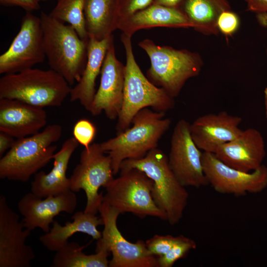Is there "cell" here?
<instances>
[{"label":"cell","instance_id":"8992f818","mask_svg":"<svg viewBox=\"0 0 267 267\" xmlns=\"http://www.w3.org/2000/svg\"><path fill=\"white\" fill-rule=\"evenodd\" d=\"M62 133V127L54 124L47 126L42 132L15 140L0 157V178L28 181L53 159L56 149L53 144L60 138Z\"/></svg>","mask_w":267,"mask_h":267},{"label":"cell","instance_id":"ba28073f","mask_svg":"<svg viewBox=\"0 0 267 267\" xmlns=\"http://www.w3.org/2000/svg\"><path fill=\"white\" fill-rule=\"evenodd\" d=\"M119 172V176L105 188L103 201L120 214L131 213L139 218L151 216L167 221L166 214L153 198V180L136 168L120 170Z\"/></svg>","mask_w":267,"mask_h":267},{"label":"cell","instance_id":"4dcf8cb0","mask_svg":"<svg viewBox=\"0 0 267 267\" xmlns=\"http://www.w3.org/2000/svg\"><path fill=\"white\" fill-rule=\"evenodd\" d=\"M240 25L238 16L231 10L222 12L219 15L217 22L219 31L226 37L234 34L238 30Z\"/></svg>","mask_w":267,"mask_h":267},{"label":"cell","instance_id":"8d00e7d4","mask_svg":"<svg viewBox=\"0 0 267 267\" xmlns=\"http://www.w3.org/2000/svg\"><path fill=\"white\" fill-rule=\"evenodd\" d=\"M257 19L261 26L267 27V13L257 14Z\"/></svg>","mask_w":267,"mask_h":267},{"label":"cell","instance_id":"484cf974","mask_svg":"<svg viewBox=\"0 0 267 267\" xmlns=\"http://www.w3.org/2000/svg\"><path fill=\"white\" fill-rule=\"evenodd\" d=\"M94 254L87 255L83 252L85 246L75 242H68L56 252L53 267H108V257L111 253L108 247L100 240H97Z\"/></svg>","mask_w":267,"mask_h":267},{"label":"cell","instance_id":"1f68e13d","mask_svg":"<svg viewBox=\"0 0 267 267\" xmlns=\"http://www.w3.org/2000/svg\"><path fill=\"white\" fill-rule=\"evenodd\" d=\"M153 0H120L118 24L135 12L141 10L153 2ZM118 27V26H117Z\"/></svg>","mask_w":267,"mask_h":267},{"label":"cell","instance_id":"603a6c76","mask_svg":"<svg viewBox=\"0 0 267 267\" xmlns=\"http://www.w3.org/2000/svg\"><path fill=\"white\" fill-rule=\"evenodd\" d=\"M72 222H67L64 225L54 221L49 231L39 238L41 243L47 250L56 252L64 247L68 239L78 232L87 234L93 239L99 240L102 232L97 227L103 225L101 217L84 212H77L72 217Z\"/></svg>","mask_w":267,"mask_h":267},{"label":"cell","instance_id":"52a82bcc","mask_svg":"<svg viewBox=\"0 0 267 267\" xmlns=\"http://www.w3.org/2000/svg\"><path fill=\"white\" fill-rule=\"evenodd\" d=\"M138 46L150 60L147 78L174 98L178 95L186 81L197 76L201 70L203 62L197 53L160 46L148 39L140 41Z\"/></svg>","mask_w":267,"mask_h":267},{"label":"cell","instance_id":"d6a6232c","mask_svg":"<svg viewBox=\"0 0 267 267\" xmlns=\"http://www.w3.org/2000/svg\"><path fill=\"white\" fill-rule=\"evenodd\" d=\"M0 3L5 6H19L27 12H32L40 8L39 2L37 0H0Z\"/></svg>","mask_w":267,"mask_h":267},{"label":"cell","instance_id":"277c9868","mask_svg":"<svg viewBox=\"0 0 267 267\" xmlns=\"http://www.w3.org/2000/svg\"><path fill=\"white\" fill-rule=\"evenodd\" d=\"M66 80L50 69L29 68L0 79V99H17L35 106L58 107L70 94Z\"/></svg>","mask_w":267,"mask_h":267},{"label":"cell","instance_id":"cb8c5ba5","mask_svg":"<svg viewBox=\"0 0 267 267\" xmlns=\"http://www.w3.org/2000/svg\"><path fill=\"white\" fill-rule=\"evenodd\" d=\"M120 0H86L84 14L89 36L98 40L117 29Z\"/></svg>","mask_w":267,"mask_h":267},{"label":"cell","instance_id":"ac0fdd59","mask_svg":"<svg viewBox=\"0 0 267 267\" xmlns=\"http://www.w3.org/2000/svg\"><path fill=\"white\" fill-rule=\"evenodd\" d=\"M226 165L245 172H252L262 165L266 155L265 141L257 129L242 130L232 140L220 146L214 153Z\"/></svg>","mask_w":267,"mask_h":267},{"label":"cell","instance_id":"2e32d148","mask_svg":"<svg viewBox=\"0 0 267 267\" xmlns=\"http://www.w3.org/2000/svg\"><path fill=\"white\" fill-rule=\"evenodd\" d=\"M77 203V196L71 190L43 198L30 192L20 199L17 207L26 228L31 231L38 227L47 233L55 217L61 212L73 213Z\"/></svg>","mask_w":267,"mask_h":267},{"label":"cell","instance_id":"f35d334b","mask_svg":"<svg viewBox=\"0 0 267 267\" xmlns=\"http://www.w3.org/2000/svg\"><path fill=\"white\" fill-rule=\"evenodd\" d=\"M39 2L41 1H45V0H37Z\"/></svg>","mask_w":267,"mask_h":267},{"label":"cell","instance_id":"5bb4252c","mask_svg":"<svg viewBox=\"0 0 267 267\" xmlns=\"http://www.w3.org/2000/svg\"><path fill=\"white\" fill-rule=\"evenodd\" d=\"M31 231L26 228L19 216L0 196V267H30L35 258L30 245L25 244Z\"/></svg>","mask_w":267,"mask_h":267},{"label":"cell","instance_id":"7a4b0ae2","mask_svg":"<svg viewBox=\"0 0 267 267\" xmlns=\"http://www.w3.org/2000/svg\"><path fill=\"white\" fill-rule=\"evenodd\" d=\"M40 19L43 46L50 69L71 86L78 82L85 69L88 42L83 40L70 25L42 12Z\"/></svg>","mask_w":267,"mask_h":267},{"label":"cell","instance_id":"4316f807","mask_svg":"<svg viewBox=\"0 0 267 267\" xmlns=\"http://www.w3.org/2000/svg\"><path fill=\"white\" fill-rule=\"evenodd\" d=\"M86 0H57L50 14L52 17L71 25L80 37L88 42L89 35L86 30L84 10Z\"/></svg>","mask_w":267,"mask_h":267},{"label":"cell","instance_id":"44dd1931","mask_svg":"<svg viewBox=\"0 0 267 267\" xmlns=\"http://www.w3.org/2000/svg\"><path fill=\"white\" fill-rule=\"evenodd\" d=\"M113 41V35L101 40L89 36L86 65L80 80L71 88L69 94L71 101H79L87 111L96 92V79L101 72L107 51Z\"/></svg>","mask_w":267,"mask_h":267},{"label":"cell","instance_id":"83f0119b","mask_svg":"<svg viewBox=\"0 0 267 267\" xmlns=\"http://www.w3.org/2000/svg\"><path fill=\"white\" fill-rule=\"evenodd\" d=\"M193 240L179 235L178 240L164 255L157 257L159 267H172L180 259L184 258L191 250L196 248Z\"/></svg>","mask_w":267,"mask_h":267},{"label":"cell","instance_id":"d590c367","mask_svg":"<svg viewBox=\"0 0 267 267\" xmlns=\"http://www.w3.org/2000/svg\"><path fill=\"white\" fill-rule=\"evenodd\" d=\"M183 0H153L152 4L179 8Z\"/></svg>","mask_w":267,"mask_h":267},{"label":"cell","instance_id":"f1b7e54d","mask_svg":"<svg viewBox=\"0 0 267 267\" xmlns=\"http://www.w3.org/2000/svg\"><path fill=\"white\" fill-rule=\"evenodd\" d=\"M179 236L155 235L145 241L149 253L158 257L165 255L178 240Z\"/></svg>","mask_w":267,"mask_h":267},{"label":"cell","instance_id":"e575fe53","mask_svg":"<svg viewBox=\"0 0 267 267\" xmlns=\"http://www.w3.org/2000/svg\"><path fill=\"white\" fill-rule=\"evenodd\" d=\"M14 137L2 132H0V157L3 156L13 145Z\"/></svg>","mask_w":267,"mask_h":267},{"label":"cell","instance_id":"d6986e66","mask_svg":"<svg viewBox=\"0 0 267 267\" xmlns=\"http://www.w3.org/2000/svg\"><path fill=\"white\" fill-rule=\"evenodd\" d=\"M42 107L19 100L0 99V132L20 138L40 132L47 123Z\"/></svg>","mask_w":267,"mask_h":267},{"label":"cell","instance_id":"9a60e30c","mask_svg":"<svg viewBox=\"0 0 267 267\" xmlns=\"http://www.w3.org/2000/svg\"><path fill=\"white\" fill-rule=\"evenodd\" d=\"M100 73L99 86L88 111L93 116L103 112L108 119L115 120L122 106L125 65L116 56L114 41L107 51Z\"/></svg>","mask_w":267,"mask_h":267},{"label":"cell","instance_id":"30bf717a","mask_svg":"<svg viewBox=\"0 0 267 267\" xmlns=\"http://www.w3.org/2000/svg\"><path fill=\"white\" fill-rule=\"evenodd\" d=\"M98 212L104 226L99 239L112 255L109 267H159L157 257L149 253L145 241L138 240L132 243L123 236L117 224L120 215L117 210L103 201Z\"/></svg>","mask_w":267,"mask_h":267},{"label":"cell","instance_id":"5b68a950","mask_svg":"<svg viewBox=\"0 0 267 267\" xmlns=\"http://www.w3.org/2000/svg\"><path fill=\"white\" fill-rule=\"evenodd\" d=\"M131 168L143 171L153 180L152 195L155 203L166 214L170 224L178 223L182 218L189 194L171 170L168 156L156 148L142 158L125 160L120 170Z\"/></svg>","mask_w":267,"mask_h":267},{"label":"cell","instance_id":"ab89813d","mask_svg":"<svg viewBox=\"0 0 267 267\" xmlns=\"http://www.w3.org/2000/svg\"><path fill=\"white\" fill-rule=\"evenodd\" d=\"M266 55H267V50H266Z\"/></svg>","mask_w":267,"mask_h":267},{"label":"cell","instance_id":"e0dca14e","mask_svg":"<svg viewBox=\"0 0 267 267\" xmlns=\"http://www.w3.org/2000/svg\"><path fill=\"white\" fill-rule=\"evenodd\" d=\"M239 116L225 111L210 113L197 118L190 124L192 138L200 150L214 153L222 144L237 137L242 131Z\"/></svg>","mask_w":267,"mask_h":267},{"label":"cell","instance_id":"f546056e","mask_svg":"<svg viewBox=\"0 0 267 267\" xmlns=\"http://www.w3.org/2000/svg\"><path fill=\"white\" fill-rule=\"evenodd\" d=\"M96 133L94 125L89 120H78L73 129V137L80 144L88 148L91 144Z\"/></svg>","mask_w":267,"mask_h":267},{"label":"cell","instance_id":"ffe728a7","mask_svg":"<svg viewBox=\"0 0 267 267\" xmlns=\"http://www.w3.org/2000/svg\"><path fill=\"white\" fill-rule=\"evenodd\" d=\"M79 144L73 136L63 142L60 150L53 155L51 171L48 173L40 171L35 175L31 183V192L43 198L71 190L70 178L66 173L71 156Z\"/></svg>","mask_w":267,"mask_h":267},{"label":"cell","instance_id":"836d02e7","mask_svg":"<svg viewBox=\"0 0 267 267\" xmlns=\"http://www.w3.org/2000/svg\"><path fill=\"white\" fill-rule=\"evenodd\" d=\"M247 9L257 14L267 13V0H244Z\"/></svg>","mask_w":267,"mask_h":267},{"label":"cell","instance_id":"6da1fadb","mask_svg":"<svg viewBox=\"0 0 267 267\" xmlns=\"http://www.w3.org/2000/svg\"><path fill=\"white\" fill-rule=\"evenodd\" d=\"M131 38L123 33L121 37L126 63L123 100L117 118L116 134L129 128L134 117L142 109L150 107L155 111L165 113L175 106L174 98L153 84L142 73L134 58Z\"/></svg>","mask_w":267,"mask_h":267},{"label":"cell","instance_id":"4fadbf2b","mask_svg":"<svg viewBox=\"0 0 267 267\" xmlns=\"http://www.w3.org/2000/svg\"><path fill=\"white\" fill-rule=\"evenodd\" d=\"M190 124L184 119L176 124L171 137L168 162L184 187L200 188L208 184L202 165V153L193 141Z\"/></svg>","mask_w":267,"mask_h":267},{"label":"cell","instance_id":"7c38bea8","mask_svg":"<svg viewBox=\"0 0 267 267\" xmlns=\"http://www.w3.org/2000/svg\"><path fill=\"white\" fill-rule=\"evenodd\" d=\"M202 160L208 183L218 193L240 196L260 192L267 186V167L264 165L245 172L226 165L214 153L203 152Z\"/></svg>","mask_w":267,"mask_h":267},{"label":"cell","instance_id":"8fae6325","mask_svg":"<svg viewBox=\"0 0 267 267\" xmlns=\"http://www.w3.org/2000/svg\"><path fill=\"white\" fill-rule=\"evenodd\" d=\"M45 57L40 18L27 12L19 32L0 56V74L15 73L33 68L43 62Z\"/></svg>","mask_w":267,"mask_h":267},{"label":"cell","instance_id":"d4e9b609","mask_svg":"<svg viewBox=\"0 0 267 267\" xmlns=\"http://www.w3.org/2000/svg\"><path fill=\"white\" fill-rule=\"evenodd\" d=\"M179 8L192 28L207 35L219 34L217 22L220 14L231 9L228 0H183Z\"/></svg>","mask_w":267,"mask_h":267},{"label":"cell","instance_id":"3957f363","mask_svg":"<svg viewBox=\"0 0 267 267\" xmlns=\"http://www.w3.org/2000/svg\"><path fill=\"white\" fill-rule=\"evenodd\" d=\"M165 114L148 108L142 109L134 117L131 128L100 143L111 159L114 175L120 172L125 160L142 158L157 148L159 140L171 124V119L165 118Z\"/></svg>","mask_w":267,"mask_h":267},{"label":"cell","instance_id":"7402d4cb","mask_svg":"<svg viewBox=\"0 0 267 267\" xmlns=\"http://www.w3.org/2000/svg\"><path fill=\"white\" fill-rule=\"evenodd\" d=\"M154 27L187 28L192 25L179 8L151 4L120 22L117 29L132 37L140 30Z\"/></svg>","mask_w":267,"mask_h":267},{"label":"cell","instance_id":"74e56055","mask_svg":"<svg viewBox=\"0 0 267 267\" xmlns=\"http://www.w3.org/2000/svg\"><path fill=\"white\" fill-rule=\"evenodd\" d=\"M264 103L265 107V113L267 121V87L264 90Z\"/></svg>","mask_w":267,"mask_h":267},{"label":"cell","instance_id":"9c48e42d","mask_svg":"<svg viewBox=\"0 0 267 267\" xmlns=\"http://www.w3.org/2000/svg\"><path fill=\"white\" fill-rule=\"evenodd\" d=\"M100 143L91 144L84 147L80 154L79 163L74 168L70 180V189L74 192L84 191L87 203L84 212L96 215L103 202L101 187L105 188L114 178L110 157L105 155Z\"/></svg>","mask_w":267,"mask_h":267}]
</instances>
